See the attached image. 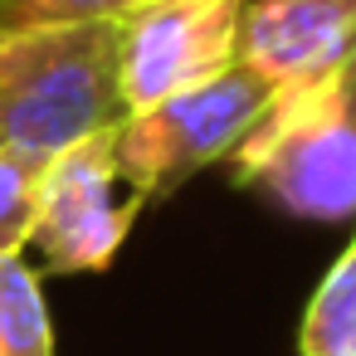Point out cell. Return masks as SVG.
<instances>
[{"label":"cell","instance_id":"cell-8","mask_svg":"<svg viewBox=\"0 0 356 356\" xmlns=\"http://www.w3.org/2000/svg\"><path fill=\"white\" fill-rule=\"evenodd\" d=\"M0 356H54V317L25 254H0Z\"/></svg>","mask_w":356,"mask_h":356},{"label":"cell","instance_id":"cell-3","mask_svg":"<svg viewBox=\"0 0 356 356\" xmlns=\"http://www.w3.org/2000/svg\"><path fill=\"white\" fill-rule=\"evenodd\" d=\"M268 88L244 69H225L186 93H171L113 127V152L127 186L152 205L181 191L195 171L225 161L244 132L268 113Z\"/></svg>","mask_w":356,"mask_h":356},{"label":"cell","instance_id":"cell-4","mask_svg":"<svg viewBox=\"0 0 356 356\" xmlns=\"http://www.w3.org/2000/svg\"><path fill=\"white\" fill-rule=\"evenodd\" d=\"M147 200L127 186L113 127L64 147L40 171V210L30 244L49 273H103L127 244Z\"/></svg>","mask_w":356,"mask_h":356},{"label":"cell","instance_id":"cell-1","mask_svg":"<svg viewBox=\"0 0 356 356\" xmlns=\"http://www.w3.org/2000/svg\"><path fill=\"white\" fill-rule=\"evenodd\" d=\"M122 118L113 20L0 30V147L49 161Z\"/></svg>","mask_w":356,"mask_h":356},{"label":"cell","instance_id":"cell-7","mask_svg":"<svg viewBox=\"0 0 356 356\" xmlns=\"http://www.w3.org/2000/svg\"><path fill=\"white\" fill-rule=\"evenodd\" d=\"M302 356H356V234L337 254V264L322 273L302 327H298Z\"/></svg>","mask_w":356,"mask_h":356},{"label":"cell","instance_id":"cell-9","mask_svg":"<svg viewBox=\"0 0 356 356\" xmlns=\"http://www.w3.org/2000/svg\"><path fill=\"white\" fill-rule=\"evenodd\" d=\"M40 156H25L15 147H0V254H20L35 234L40 210Z\"/></svg>","mask_w":356,"mask_h":356},{"label":"cell","instance_id":"cell-6","mask_svg":"<svg viewBox=\"0 0 356 356\" xmlns=\"http://www.w3.org/2000/svg\"><path fill=\"white\" fill-rule=\"evenodd\" d=\"M239 64L268 98L312 93L356 74V0H249Z\"/></svg>","mask_w":356,"mask_h":356},{"label":"cell","instance_id":"cell-10","mask_svg":"<svg viewBox=\"0 0 356 356\" xmlns=\"http://www.w3.org/2000/svg\"><path fill=\"white\" fill-rule=\"evenodd\" d=\"M142 0H0V30L30 25H83V20H118Z\"/></svg>","mask_w":356,"mask_h":356},{"label":"cell","instance_id":"cell-2","mask_svg":"<svg viewBox=\"0 0 356 356\" xmlns=\"http://www.w3.org/2000/svg\"><path fill=\"white\" fill-rule=\"evenodd\" d=\"M239 191L298 220H356V74L273 98L225 156Z\"/></svg>","mask_w":356,"mask_h":356},{"label":"cell","instance_id":"cell-5","mask_svg":"<svg viewBox=\"0 0 356 356\" xmlns=\"http://www.w3.org/2000/svg\"><path fill=\"white\" fill-rule=\"evenodd\" d=\"M249 0H142L118 25L122 108L142 113L239 64V25Z\"/></svg>","mask_w":356,"mask_h":356}]
</instances>
